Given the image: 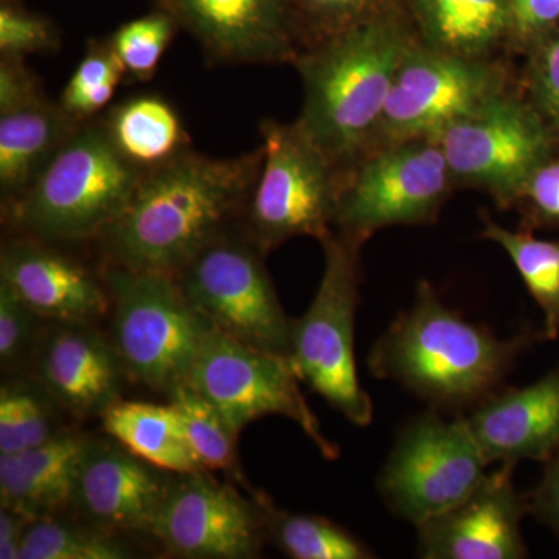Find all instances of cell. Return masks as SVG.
Listing matches in <instances>:
<instances>
[{
    "mask_svg": "<svg viewBox=\"0 0 559 559\" xmlns=\"http://www.w3.org/2000/svg\"><path fill=\"white\" fill-rule=\"evenodd\" d=\"M50 396L36 382L9 380L0 388V455L17 454L62 432L51 414Z\"/></svg>",
    "mask_w": 559,
    "mask_h": 559,
    "instance_id": "cell-31",
    "label": "cell"
},
{
    "mask_svg": "<svg viewBox=\"0 0 559 559\" xmlns=\"http://www.w3.org/2000/svg\"><path fill=\"white\" fill-rule=\"evenodd\" d=\"M98 119L120 156L143 175L193 150L178 109L162 95H132Z\"/></svg>",
    "mask_w": 559,
    "mask_h": 559,
    "instance_id": "cell-24",
    "label": "cell"
},
{
    "mask_svg": "<svg viewBox=\"0 0 559 559\" xmlns=\"http://www.w3.org/2000/svg\"><path fill=\"white\" fill-rule=\"evenodd\" d=\"M465 419L489 465L549 462L559 451V364L527 388L491 393Z\"/></svg>",
    "mask_w": 559,
    "mask_h": 559,
    "instance_id": "cell-20",
    "label": "cell"
},
{
    "mask_svg": "<svg viewBox=\"0 0 559 559\" xmlns=\"http://www.w3.org/2000/svg\"><path fill=\"white\" fill-rule=\"evenodd\" d=\"M514 84L506 58L469 60L429 49L418 40L400 64L366 154L407 140L436 138Z\"/></svg>",
    "mask_w": 559,
    "mask_h": 559,
    "instance_id": "cell-11",
    "label": "cell"
},
{
    "mask_svg": "<svg viewBox=\"0 0 559 559\" xmlns=\"http://www.w3.org/2000/svg\"><path fill=\"white\" fill-rule=\"evenodd\" d=\"M455 189L480 190L499 209H513L532 173L559 148L546 121L520 84L491 98L433 138Z\"/></svg>",
    "mask_w": 559,
    "mask_h": 559,
    "instance_id": "cell-10",
    "label": "cell"
},
{
    "mask_svg": "<svg viewBox=\"0 0 559 559\" xmlns=\"http://www.w3.org/2000/svg\"><path fill=\"white\" fill-rule=\"evenodd\" d=\"M320 245L325 255L322 280L310 308L293 320L288 358L301 382L349 423L366 428L373 419V403L360 385L355 360L362 246L337 231Z\"/></svg>",
    "mask_w": 559,
    "mask_h": 559,
    "instance_id": "cell-6",
    "label": "cell"
},
{
    "mask_svg": "<svg viewBox=\"0 0 559 559\" xmlns=\"http://www.w3.org/2000/svg\"><path fill=\"white\" fill-rule=\"evenodd\" d=\"M296 22L301 50L353 25L369 20L381 11L399 5L396 0H286Z\"/></svg>",
    "mask_w": 559,
    "mask_h": 559,
    "instance_id": "cell-33",
    "label": "cell"
},
{
    "mask_svg": "<svg viewBox=\"0 0 559 559\" xmlns=\"http://www.w3.org/2000/svg\"><path fill=\"white\" fill-rule=\"evenodd\" d=\"M173 479L170 471L138 457L112 437H91L76 471L72 507L106 532L151 535Z\"/></svg>",
    "mask_w": 559,
    "mask_h": 559,
    "instance_id": "cell-17",
    "label": "cell"
},
{
    "mask_svg": "<svg viewBox=\"0 0 559 559\" xmlns=\"http://www.w3.org/2000/svg\"><path fill=\"white\" fill-rule=\"evenodd\" d=\"M530 513L559 535V451L546 462L543 480L528 495Z\"/></svg>",
    "mask_w": 559,
    "mask_h": 559,
    "instance_id": "cell-40",
    "label": "cell"
},
{
    "mask_svg": "<svg viewBox=\"0 0 559 559\" xmlns=\"http://www.w3.org/2000/svg\"><path fill=\"white\" fill-rule=\"evenodd\" d=\"M112 310V344L128 377L170 396L187 382L209 323L178 280L162 272L105 264Z\"/></svg>",
    "mask_w": 559,
    "mask_h": 559,
    "instance_id": "cell-7",
    "label": "cell"
},
{
    "mask_svg": "<svg viewBox=\"0 0 559 559\" xmlns=\"http://www.w3.org/2000/svg\"><path fill=\"white\" fill-rule=\"evenodd\" d=\"M178 412L191 451L202 468L223 471L235 480L242 481L238 462V436L224 415L187 382L168 396Z\"/></svg>",
    "mask_w": 559,
    "mask_h": 559,
    "instance_id": "cell-28",
    "label": "cell"
},
{
    "mask_svg": "<svg viewBox=\"0 0 559 559\" xmlns=\"http://www.w3.org/2000/svg\"><path fill=\"white\" fill-rule=\"evenodd\" d=\"M178 24L159 9L124 22L108 38L119 58L124 83H145L156 75L162 57L170 47Z\"/></svg>",
    "mask_w": 559,
    "mask_h": 559,
    "instance_id": "cell-32",
    "label": "cell"
},
{
    "mask_svg": "<svg viewBox=\"0 0 559 559\" xmlns=\"http://www.w3.org/2000/svg\"><path fill=\"white\" fill-rule=\"evenodd\" d=\"M263 164L241 229L263 253L297 237L323 241L334 231L341 170L297 121H261Z\"/></svg>",
    "mask_w": 559,
    "mask_h": 559,
    "instance_id": "cell-5",
    "label": "cell"
},
{
    "mask_svg": "<svg viewBox=\"0 0 559 559\" xmlns=\"http://www.w3.org/2000/svg\"><path fill=\"white\" fill-rule=\"evenodd\" d=\"M544 333L524 331L499 340L440 300L426 280L417 285L414 305L401 312L369 356L371 373L393 380L433 406H477L496 392L518 356Z\"/></svg>",
    "mask_w": 559,
    "mask_h": 559,
    "instance_id": "cell-3",
    "label": "cell"
},
{
    "mask_svg": "<svg viewBox=\"0 0 559 559\" xmlns=\"http://www.w3.org/2000/svg\"><path fill=\"white\" fill-rule=\"evenodd\" d=\"M31 522L17 511L0 509V559H20L22 540Z\"/></svg>",
    "mask_w": 559,
    "mask_h": 559,
    "instance_id": "cell-41",
    "label": "cell"
},
{
    "mask_svg": "<svg viewBox=\"0 0 559 559\" xmlns=\"http://www.w3.org/2000/svg\"><path fill=\"white\" fill-rule=\"evenodd\" d=\"M39 318L24 300L0 282V362L3 369L17 366L36 344Z\"/></svg>",
    "mask_w": 559,
    "mask_h": 559,
    "instance_id": "cell-37",
    "label": "cell"
},
{
    "mask_svg": "<svg viewBox=\"0 0 559 559\" xmlns=\"http://www.w3.org/2000/svg\"><path fill=\"white\" fill-rule=\"evenodd\" d=\"M267 533L294 559H370L373 551L326 518L288 513L264 496Z\"/></svg>",
    "mask_w": 559,
    "mask_h": 559,
    "instance_id": "cell-27",
    "label": "cell"
},
{
    "mask_svg": "<svg viewBox=\"0 0 559 559\" xmlns=\"http://www.w3.org/2000/svg\"><path fill=\"white\" fill-rule=\"evenodd\" d=\"M132 551L119 535L95 527L58 520L57 514L28 524L20 559H124Z\"/></svg>",
    "mask_w": 559,
    "mask_h": 559,
    "instance_id": "cell-29",
    "label": "cell"
},
{
    "mask_svg": "<svg viewBox=\"0 0 559 559\" xmlns=\"http://www.w3.org/2000/svg\"><path fill=\"white\" fill-rule=\"evenodd\" d=\"M46 97L25 58L0 57V114L11 112Z\"/></svg>",
    "mask_w": 559,
    "mask_h": 559,
    "instance_id": "cell-39",
    "label": "cell"
},
{
    "mask_svg": "<svg viewBox=\"0 0 559 559\" xmlns=\"http://www.w3.org/2000/svg\"><path fill=\"white\" fill-rule=\"evenodd\" d=\"M143 173L120 156L100 119L81 123L3 216L25 237L98 241L119 218Z\"/></svg>",
    "mask_w": 559,
    "mask_h": 559,
    "instance_id": "cell-4",
    "label": "cell"
},
{
    "mask_svg": "<svg viewBox=\"0 0 559 559\" xmlns=\"http://www.w3.org/2000/svg\"><path fill=\"white\" fill-rule=\"evenodd\" d=\"M36 382L75 417H102L127 371L112 342L83 322H51L35 344Z\"/></svg>",
    "mask_w": 559,
    "mask_h": 559,
    "instance_id": "cell-18",
    "label": "cell"
},
{
    "mask_svg": "<svg viewBox=\"0 0 559 559\" xmlns=\"http://www.w3.org/2000/svg\"><path fill=\"white\" fill-rule=\"evenodd\" d=\"M513 38L510 55L527 53L530 47L559 24V0H511Z\"/></svg>",
    "mask_w": 559,
    "mask_h": 559,
    "instance_id": "cell-38",
    "label": "cell"
},
{
    "mask_svg": "<svg viewBox=\"0 0 559 559\" xmlns=\"http://www.w3.org/2000/svg\"><path fill=\"white\" fill-rule=\"evenodd\" d=\"M299 381L288 356L250 347L213 326L205 331L187 378V384L209 400L238 433L255 419L278 415L297 423L320 454L334 460L340 450L323 436Z\"/></svg>",
    "mask_w": 559,
    "mask_h": 559,
    "instance_id": "cell-12",
    "label": "cell"
},
{
    "mask_svg": "<svg viewBox=\"0 0 559 559\" xmlns=\"http://www.w3.org/2000/svg\"><path fill=\"white\" fill-rule=\"evenodd\" d=\"M91 437L62 432L17 454L0 455V502L28 520L72 507L76 471Z\"/></svg>",
    "mask_w": 559,
    "mask_h": 559,
    "instance_id": "cell-21",
    "label": "cell"
},
{
    "mask_svg": "<svg viewBox=\"0 0 559 559\" xmlns=\"http://www.w3.org/2000/svg\"><path fill=\"white\" fill-rule=\"evenodd\" d=\"M514 463H500L450 510L421 522L418 554L426 559H521L528 555L521 522L528 495L513 484Z\"/></svg>",
    "mask_w": 559,
    "mask_h": 559,
    "instance_id": "cell-16",
    "label": "cell"
},
{
    "mask_svg": "<svg viewBox=\"0 0 559 559\" xmlns=\"http://www.w3.org/2000/svg\"><path fill=\"white\" fill-rule=\"evenodd\" d=\"M0 2H11V0H0Z\"/></svg>",
    "mask_w": 559,
    "mask_h": 559,
    "instance_id": "cell-42",
    "label": "cell"
},
{
    "mask_svg": "<svg viewBox=\"0 0 559 559\" xmlns=\"http://www.w3.org/2000/svg\"><path fill=\"white\" fill-rule=\"evenodd\" d=\"M80 124L47 95L24 108L0 114L2 207L35 182Z\"/></svg>",
    "mask_w": 559,
    "mask_h": 559,
    "instance_id": "cell-23",
    "label": "cell"
},
{
    "mask_svg": "<svg viewBox=\"0 0 559 559\" xmlns=\"http://www.w3.org/2000/svg\"><path fill=\"white\" fill-rule=\"evenodd\" d=\"M121 83L123 69L108 38L91 39L58 103L76 123H86L105 114Z\"/></svg>",
    "mask_w": 559,
    "mask_h": 559,
    "instance_id": "cell-30",
    "label": "cell"
},
{
    "mask_svg": "<svg viewBox=\"0 0 559 559\" xmlns=\"http://www.w3.org/2000/svg\"><path fill=\"white\" fill-rule=\"evenodd\" d=\"M520 90L559 142V24L524 55Z\"/></svg>",
    "mask_w": 559,
    "mask_h": 559,
    "instance_id": "cell-34",
    "label": "cell"
},
{
    "mask_svg": "<svg viewBox=\"0 0 559 559\" xmlns=\"http://www.w3.org/2000/svg\"><path fill=\"white\" fill-rule=\"evenodd\" d=\"M61 43L60 27L46 14L25 9L21 0L0 2V57L55 53Z\"/></svg>",
    "mask_w": 559,
    "mask_h": 559,
    "instance_id": "cell-35",
    "label": "cell"
},
{
    "mask_svg": "<svg viewBox=\"0 0 559 559\" xmlns=\"http://www.w3.org/2000/svg\"><path fill=\"white\" fill-rule=\"evenodd\" d=\"M263 498H245L207 469L175 474L151 536L173 557L257 558L267 535Z\"/></svg>",
    "mask_w": 559,
    "mask_h": 559,
    "instance_id": "cell-14",
    "label": "cell"
},
{
    "mask_svg": "<svg viewBox=\"0 0 559 559\" xmlns=\"http://www.w3.org/2000/svg\"><path fill=\"white\" fill-rule=\"evenodd\" d=\"M417 43L409 14L395 5L294 60L304 84L296 121L341 171L369 148L400 64Z\"/></svg>",
    "mask_w": 559,
    "mask_h": 559,
    "instance_id": "cell-2",
    "label": "cell"
},
{
    "mask_svg": "<svg viewBox=\"0 0 559 559\" xmlns=\"http://www.w3.org/2000/svg\"><path fill=\"white\" fill-rule=\"evenodd\" d=\"M480 238L496 242L509 253L530 296L544 312V336L558 340L559 240H540L528 229H506L488 216H485Z\"/></svg>",
    "mask_w": 559,
    "mask_h": 559,
    "instance_id": "cell-26",
    "label": "cell"
},
{
    "mask_svg": "<svg viewBox=\"0 0 559 559\" xmlns=\"http://www.w3.org/2000/svg\"><path fill=\"white\" fill-rule=\"evenodd\" d=\"M264 257L240 224L209 242L175 277L210 326L250 347L289 356L293 320Z\"/></svg>",
    "mask_w": 559,
    "mask_h": 559,
    "instance_id": "cell-9",
    "label": "cell"
},
{
    "mask_svg": "<svg viewBox=\"0 0 559 559\" xmlns=\"http://www.w3.org/2000/svg\"><path fill=\"white\" fill-rule=\"evenodd\" d=\"M513 209L520 210L522 229H559V148L532 173Z\"/></svg>",
    "mask_w": 559,
    "mask_h": 559,
    "instance_id": "cell-36",
    "label": "cell"
},
{
    "mask_svg": "<svg viewBox=\"0 0 559 559\" xmlns=\"http://www.w3.org/2000/svg\"><path fill=\"white\" fill-rule=\"evenodd\" d=\"M212 64H293L301 50L286 0H153Z\"/></svg>",
    "mask_w": 559,
    "mask_h": 559,
    "instance_id": "cell-15",
    "label": "cell"
},
{
    "mask_svg": "<svg viewBox=\"0 0 559 559\" xmlns=\"http://www.w3.org/2000/svg\"><path fill=\"white\" fill-rule=\"evenodd\" d=\"M488 465L465 418L448 421L429 411L401 430L380 492L393 513L417 527L469 496Z\"/></svg>",
    "mask_w": 559,
    "mask_h": 559,
    "instance_id": "cell-13",
    "label": "cell"
},
{
    "mask_svg": "<svg viewBox=\"0 0 559 559\" xmlns=\"http://www.w3.org/2000/svg\"><path fill=\"white\" fill-rule=\"evenodd\" d=\"M455 190L447 157L433 138L373 151L341 171L334 231L364 246L385 227L436 223Z\"/></svg>",
    "mask_w": 559,
    "mask_h": 559,
    "instance_id": "cell-8",
    "label": "cell"
},
{
    "mask_svg": "<svg viewBox=\"0 0 559 559\" xmlns=\"http://www.w3.org/2000/svg\"><path fill=\"white\" fill-rule=\"evenodd\" d=\"M106 436L157 468L173 474L204 469L191 451L178 412L171 404L117 401L102 415Z\"/></svg>",
    "mask_w": 559,
    "mask_h": 559,
    "instance_id": "cell-25",
    "label": "cell"
},
{
    "mask_svg": "<svg viewBox=\"0 0 559 559\" xmlns=\"http://www.w3.org/2000/svg\"><path fill=\"white\" fill-rule=\"evenodd\" d=\"M406 11L419 43L429 49L469 60L510 55L511 0H406Z\"/></svg>",
    "mask_w": 559,
    "mask_h": 559,
    "instance_id": "cell-22",
    "label": "cell"
},
{
    "mask_svg": "<svg viewBox=\"0 0 559 559\" xmlns=\"http://www.w3.org/2000/svg\"><path fill=\"white\" fill-rule=\"evenodd\" d=\"M261 164V145L223 159L190 150L145 173L97 241L106 264L178 274L209 242L240 226Z\"/></svg>",
    "mask_w": 559,
    "mask_h": 559,
    "instance_id": "cell-1",
    "label": "cell"
},
{
    "mask_svg": "<svg viewBox=\"0 0 559 559\" xmlns=\"http://www.w3.org/2000/svg\"><path fill=\"white\" fill-rule=\"evenodd\" d=\"M58 246L25 235L7 242L0 253V282L39 318L94 323L110 310L105 274H95Z\"/></svg>",
    "mask_w": 559,
    "mask_h": 559,
    "instance_id": "cell-19",
    "label": "cell"
}]
</instances>
